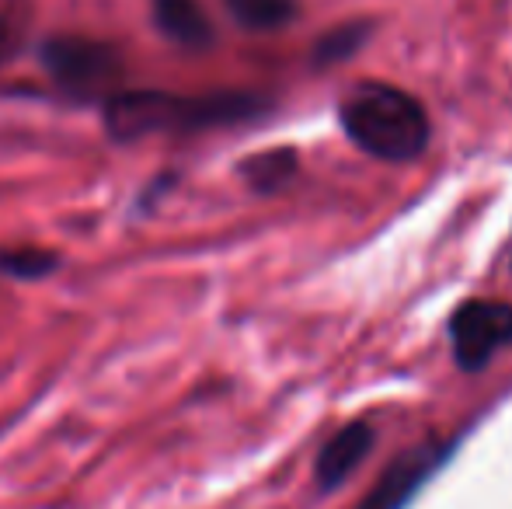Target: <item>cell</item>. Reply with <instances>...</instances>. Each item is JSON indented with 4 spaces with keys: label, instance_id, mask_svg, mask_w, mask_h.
Segmentation results:
<instances>
[{
    "label": "cell",
    "instance_id": "cell-7",
    "mask_svg": "<svg viewBox=\"0 0 512 509\" xmlns=\"http://www.w3.org/2000/svg\"><path fill=\"white\" fill-rule=\"evenodd\" d=\"M154 25L164 39L182 49H209L213 46V25L199 0H154Z\"/></svg>",
    "mask_w": 512,
    "mask_h": 509
},
{
    "label": "cell",
    "instance_id": "cell-11",
    "mask_svg": "<svg viewBox=\"0 0 512 509\" xmlns=\"http://www.w3.org/2000/svg\"><path fill=\"white\" fill-rule=\"evenodd\" d=\"M366 25L363 21H356V25H338V28H331L328 35H324L321 42H317V49H314V60L321 63H338V60H345V56H352L359 46L366 42Z\"/></svg>",
    "mask_w": 512,
    "mask_h": 509
},
{
    "label": "cell",
    "instance_id": "cell-6",
    "mask_svg": "<svg viewBox=\"0 0 512 509\" xmlns=\"http://www.w3.org/2000/svg\"><path fill=\"white\" fill-rule=\"evenodd\" d=\"M373 443H377V429L370 422H349L345 429H338L314 461V478L321 492H335L342 482H349L373 450Z\"/></svg>",
    "mask_w": 512,
    "mask_h": 509
},
{
    "label": "cell",
    "instance_id": "cell-2",
    "mask_svg": "<svg viewBox=\"0 0 512 509\" xmlns=\"http://www.w3.org/2000/svg\"><path fill=\"white\" fill-rule=\"evenodd\" d=\"M342 129L363 154L377 161L405 164L429 147V116L415 95L391 84H359L338 109Z\"/></svg>",
    "mask_w": 512,
    "mask_h": 509
},
{
    "label": "cell",
    "instance_id": "cell-4",
    "mask_svg": "<svg viewBox=\"0 0 512 509\" xmlns=\"http://www.w3.org/2000/svg\"><path fill=\"white\" fill-rule=\"evenodd\" d=\"M453 360L464 374H478L512 346V307L506 300H464L450 318Z\"/></svg>",
    "mask_w": 512,
    "mask_h": 509
},
{
    "label": "cell",
    "instance_id": "cell-5",
    "mask_svg": "<svg viewBox=\"0 0 512 509\" xmlns=\"http://www.w3.org/2000/svg\"><path fill=\"white\" fill-rule=\"evenodd\" d=\"M453 450H457V443H450V440L446 443L429 440V443L411 447L408 454H401L398 461L377 478L370 496H366L356 509H405L411 499L425 489V482L450 461Z\"/></svg>",
    "mask_w": 512,
    "mask_h": 509
},
{
    "label": "cell",
    "instance_id": "cell-9",
    "mask_svg": "<svg viewBox=\"0 0 512 509\" xmlns=\"http://www.w3.org/2000/svg\"><path fill=\"white\" fill-rule=\"evenodd\" d=\"M230 18L248 32H276L297 18V0H223Z\"/></svg>",
    "mask_w": 512,
    "mask_h": 509
},
{
    "label": "cell",
    "instance_id": "cell-1",
    "mask_svg": "<svg viewBox=\"0 0 512 509\" xmlns=\"http://www.w3.org/2000/svg\"><path fill=\"white\" fill-rule=\"evenodd\" d=\"M265 98L248 91H213V95H171V91H115L102 105L105 133L115 143H136L154 133H203L237 126L262 116Z\"/></svg>",
    "mask_w": 512,
    "mask_h": 509
},
{
    "label": "cell",
    "instance_id": "cell-8",
    "mask_svg": "<svg viewBox=\"0 0 512 509\" xmlns=\"http://www.w3.org/2000/svg\"><path fill=\"white\" fill-rule=\"evenodd\" d=\"M297 150L290 147H272L262 154L241 161V178L258 192V196H272V192L286 189L297 175Z\"/></svg>",
    "mask_w": 512,
    "mask_h": 509
},
{
    "label": "cell",
    "instance_id": "cell-3",
    "mask_svg": "<svg viewBox=\"0 0 512 509\" xmlns=\"http://www.w3.org/2000/svg\"><path fill=\"white\" fill-rule=\"evenodd\" d=\"M39 63L49 81L74 102H108L122 91L126 63L112 42L84 39V35H56L39 49Z\"/></svg>",
    "mask_w": 512,
    "mask_h": 509
},
{
    "label": "cell",
    "instance_id": "cell-12",
    "mask_svg": "<svg viewBox=\"0 0 512 509\" xmlns=\"http://www.w3.org/2000/svg\"><path fill=\"white\" fill-rule=\"evenodd\" d=\"M18 49V25L11 18H0V67L14 56Z\"/></svg>",
    "mask_w": 512,
    "mask_h": 509
},
{
    "label": "cell",
    "instance_id": "cell-10",
    "mask_svg": "<svg viewBox=\"0 0 512 509\" xmlns=\"http://www.w3.org/2000/svg\"><path fill=\"white\" fill-rule=\"evenodd\" d=\"M60 269V255L53 248L39 245H11L0 248V276L21 279V283H39Z\"/></svg>",
    "mask_w": 512,
    "mask_h": 509
}]
</instances>
